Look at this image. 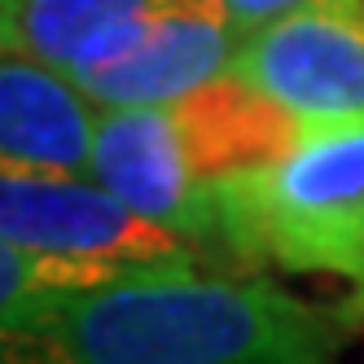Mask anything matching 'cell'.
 I'll return each instance as SVG.
<instances>
[{"label": "cell", "mask_w": 364, "mask_h": 364, "mask_svg": "<svg viewBox=\"0 0 364 364\" xmlns=\"http://www.w3.org/2000/svg\"><path fill=\"white\" fill-rule=\"evenodd\" d=\"M294 5H303V0H224V9L232 18V31H237V40H246L250 31H259L264 22L290 14Z\"/></svg>", "instance_id": "10"}, {"label": "cell", "mask_w": 364, "mask_h": 364, "mask_svg": "<svg viewBox=\"0 0 364 364\" xmlns=\"http://www.w3.org/2000/svg\"><path fill=\"white\" fill-rule=\"evenodd\" d=\"M303 123H364V0H303L228 62Z\"/></svg>", "instance_id": "4"}, {"label": "cell", "mask_w": 364, "mask_h": 364, "mask_svg": "<svg viewBox=\"0 0 364 364\" xmlns=\"http://www.w3.org/2000/svg\"><path fill=\"white\" fill-rule=\"evenodd\" d=\"M237 31L224 0H149L141 44L119 66L88 75L80 88L97 106L176 101L228 70Z\"/></svg>", "instance_id": "6"}, {"label": "cell", "mask_w": 364, "mask_h": 364, "mask_svg": "<svg viewBox=\"0 0 364 364\" xmlns=\"http://www.w3.org/2000/svg\"><path fill=\"white\" fill-rule=\"evenodd\" d=\"M215 215L250 264L364 285V123H307L277 159L215 180Z\"/></svg>", "instance_id": "2"}, {"label": "cell", "mask_w": 364, "mask_h": 364, "mask_svg": "<svg viewBox=\"0 0 364 364\" xmlns=\"http://www.w3.org/2000/svg\"><path fill=\"white\" fill-rule=\"evenodd\" d=\"M145 5L149 0H5L0 53L36 58L80 84L141 44Z\"/></svg>", "instance_id": "7"}, {"label": "cell", "mask_w": 364, "mask_h": 364, "mask_svg": "<svg viewBox=\"0 0 364 364\" xmlns=\"http://www.w3.org/2000/svg\"><path fill=\"white\" fill-rule=\"evenodd\" d=\"M84 176L176 237H220L215 185L198 171L171 101L101 106Z\"/></svg>", "instance_id": "5"}, {"label": "cell", "mask_w": 364, "mask_h": 364, "mask_svg": "<svg viewBox=\"0 0 364 364\" xmlns=\"http://www.w3.org/2000/svg\"><path fill=\"white\" fill-rule=\"evenodd\" d=\"M343 311H347V321H364V285H355V299Z\"/></svg>", "instance_id": "11"}, {"label": "cell", "mask_w": 364, "mask_h": 364, "mask_svg": "<svg viewBox=\"0 0 364 364\" xmlns=\"http://www.w3.org/2000/svg\"><path fill=\"white\" fill-rule=\"evenodd\" d=\"M110 277H123V272H97L84 264H66V259L31 255L14 242H0V333H9L48 294L70 290V285H97Z\"/></svg>", "instance_id": "9"}, {"label": "cell", "mask_w": 364, "mask_h": 364, "mask_svg": "<svg viewBox=\"0 0 364 364\" xmlns=\"http://www.w3.org/2000/svg\"><path fill=\"white\" fill-rule=\"evenodd\" d=\"M338 347L343 325L303 299L189 264L70 285L0 333V360L53 364H316Z\"/></svg>", "instance_id": "1"}, {"label": "cell", "mask_w": 364, "mask_h": 364, "mask_svg": "<svg viewBox=\"0 0 364 364\" xmlns=\"http://www.w3.org/2000/svg\"><path fill=\"white\" fill-rule=\"evenodd\" d=\"M97 101L62 70L0 53V159L88 171Z\"/></svg>", "instance_id": "8"}, {"label": "cell", "mask_w": 364, "mask_h": 364, "mask_svg": "<svg viewBox=\"0 0 364 364\" xmlns=\"http://www.w3.org/2000/svg\"><path fill=\"white\" fill-rule=\"evenodd\" d=\"M0 5H5V0H0Z\"/></svg>", "instance_id": "12"}, {"label": "cell", "mask_w": 364, "mask_h": 364, "mask_svg": "<svg viewBox=\"0 0 364 364\" xmlns=\"http://www.w3.org/2000/svg\"><path fill=\"white\" fill-rule=\"evenodd\" d=\"M0 242L97 272L189 264L185 237L149 224L84 171L0 159Z\"/></svg>", "instance_id": "3"}]
</instances>
